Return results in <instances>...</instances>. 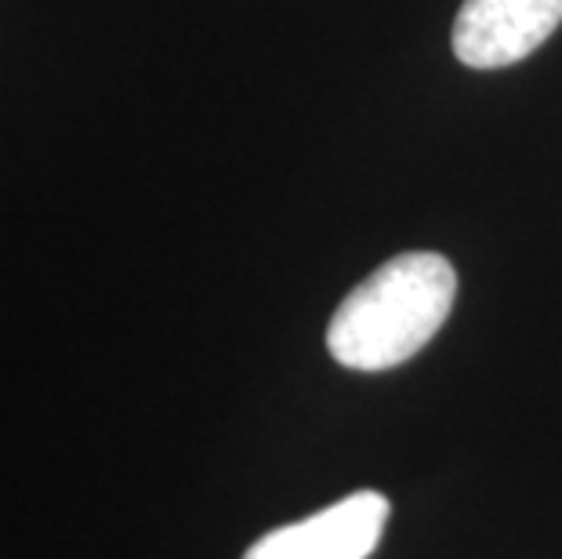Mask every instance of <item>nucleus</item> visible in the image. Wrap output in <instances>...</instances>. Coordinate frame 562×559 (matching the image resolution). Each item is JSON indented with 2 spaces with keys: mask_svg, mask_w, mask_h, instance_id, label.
I'll use <instances>...</instances> for the list:
<instances>
[{
  "mask_svg": "<svg viewBox=\"0 0 562 559\" xmlns=\"http://www.w3.org/2000/svg\"><path fill=\"white\" fill-rule=\"evenodd\" d=\"M458 272L436 251H406L378 266L345 294L330 316L327 349L349 371H389L406 364L447 324Z\"/></svg>",
  "mask_w": 562,
  "mask_h": 559,
  "instance_id": "nucleus-1",
  "label": "nucleus"
},
{
  "mask_svg": "<svg viewBox=\"0 0 562 559\" xmlns=\"http://www.w3.org/2000/svg\"><path fill=\"white\" fill-rule=\"evenodd\" d=\"M392 505L378 491H356L338 505L323 508L258 538L244 559H370L389 527Z\"/></svg>",
  "mask_w": 562,
  "mask_h": 559,
  "instance_id": "nucleus-2",
  "label": "nucleus"
},
{
  "mask_svg": "<svg viewBox=\"0 0 562 559\" xmlns=\"http://www.w3.org/2000/svg\"><path fill=\"white\" fill-rule=\"evenodd\" d=\"M562 26V0H464L453 19V55L472 69L516 66Z\"/></svg>",
  "mask_w": 562,
  "mask_h": 559,
  "instance_id": "nucleus-3",
  "label": "nucleus"
}]
</instances>
